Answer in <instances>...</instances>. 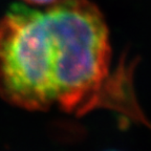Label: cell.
I'll use <instances>...</instances> for the list:
<instances>
[{
	"label": "cell",
	"mask_w": 151,
	"mask_h": 151,
	"mask_svg": "<svg viewBox=\"0 0 151 151\" xmlns=\"http://www.w3.org/2000/svg\"><path fill=\"white\" fill-rule=\"evenodd\" d=\"M45 14L57 50V102L83 114L107 107L145 121L134 97L133 66L110 70L111 50L106 22L88 0H59Z\"/></svg>",
	"instance_id": "obj_1"
},
{
	"label": "cell",
	"mask_w": 151,
	"mask_h": 151,
	"mask_svg": "<svg viewBox=\"0 0 151 151\" xmlns=\"http://www.w3.org/2000/svg\"><path fill=\"white\" fill-rule=\"evenodd\" d=\"M57 50L45 14L15 5L0 19V96L29 110L57 101Z\"/></svg>",
	"instance_id": "obj_2"
},
{
	"label": "cell",
	"mask_w": 151,
	"mask_h": 151,
	"mask_svg": "<svg viewBox=\"0 0 151 151\" xmlns=\"http://www.w3.org/2000/svg\"><path fill=\"white\" fill-rule=\"evenodd\" d=\"M26 2L29 3H35V4H47V3H52V2H58L59 0H24Z\"/></svg>",
	"instance_id": "obj_3"
}]
</instances>
